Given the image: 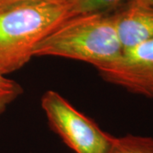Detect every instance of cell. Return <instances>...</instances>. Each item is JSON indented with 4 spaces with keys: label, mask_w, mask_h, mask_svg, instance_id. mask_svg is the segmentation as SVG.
<instances>
[{
    "label": "cell",
    "mask_w": 153,
    "mask_h": 153,
    "mask_svg": "<svg viewBox=\"0 0 153 153\" xmlns=\"http://www.w3.org/2000/svg\"><path fill=\"white\" fill-rule=\"evenodd\" d=\"M41 106L52 131L75 153H108L113 136L55 90L42 95Z\"/></svg>",
    "instance_id": "obj_3"
},
{
    "label": "cell",
    "mask_w": 153,
    "mask_h": 153,
    "mask_svg": "<svg viewBox=\"0 0 153 153\" xmlns=\"http://www.w3.org/2000/svg\"><path fill=\"white\" fill-rule=\"evenodd\" d=\"M108 153H153V137L132 134L113 136Z\"/></svg>",
    "instance_id": "obj_7"
},
{
    "label": "cell",
    "mask_w": 153,
    "mask_h": 153,
    "mask_svg": "<svg viewBox=\"0 0 153 153\" xmlns=\"http://www.w3.org/2000/svg\"><path fill=\"white\" fill-rule=\"evenodd\" d=\"M129 0H68L69 18L92 14H111Z\"/></svg>",
    "instance_id": "obj_6"
},
{
    "label": "cell",
    "mask_w": 153,
    "mask_h": 153,
    "mask_svg": "<svg viewBox=\"0 0 153 153\" xmlns=\"http://www.w3.org/2000/svg\"><path fill=\"white\" fill-rule=\"evenodd\" d=\"M69 18L67 2H43L0 10V72L25 66L37 44Z\"/></svg>",
    "instance_id": "obj_2"
},
{
    "label": "cell",
    "mask_w": 153,
    "mask_h": 153,
    "mask_svg": "<svg viewBox=\"0 0 153 153\" xmlns=\"http://www.w3.org/2000/svg\"><path fill=\"white\" fill-rule=\"evenodd\" d=\"M123 51L113 13L92 14L64 21L37 44L33 57H62L98 68L117 60Z\"/></svg>",
    "instance_id": "obj_1"
},
{
    "label": "cell",
    "mask_w": 153,
    "mask_h": 153,
    "mask_svg": "<svg viewBox=\"0 0 153 153\" xmlns=\"http://www.w3.org/2000/svg\"><path fill=\"white\" fill-rule=\"evenodd\" d=\"M23 94V88L16 81L0 72V116Z\"/></svg>",
    "instance_id": "obj_8"
},
{
    "label": "cell",
    "mask_w": 153,
    "mask_h": 153,
    "mask_svg": "<svg viewBox=\"0 0 153 153\" xmlns=\"http://www.w3.org/2000/svg\"><path fill=\"white\" fill-rule=\"evenodd\" d=\"M113 15L123 49L153 39V6L129 0Z\"/></svg>",
    "instance_id": "obj_5"
},
{
    "label": "cell",
    "mask_w": 153,
    "mask_h": 153,
    "mask_svg": "<svg viewBox=\"0 0 153 153\" xmlns=\"http://www.w3.org/2000/svg\"><path fill=\"white\" fill-rule=\"evenodd\" d=\"M134 3H138V4H145V5L153 6V0H130Z\"/></svg>",
    "instance_id": "obj_10"
},
{
    "label": "cell",
    "mask_w": 153,
    "mask_h": 153,
    "mask_svg": "<svg viewBox=\"0 0 153 153\" xmlns=\"http://www.w3.org/2000/svg\"><path fill=\"white\" fill-rule=\"evenodd\" d=\"M96 69L105 82L153 99V39L123 49L117 60Z\"/></svg>",
    "instance_id": "obj_4"
},
{
    "label": "cell",
    "mask_w": 153,
    "mask_h": 153,
    "mask_svg": "<svg viewBox=\"0 0 153 153\" xmlns=\"http://www.w3.org/2000/svg\"><path fill=\"white\" fill-rule=\"evenodd\" d=\"M43 2H68V0H0V10L12 6Z\"/></svg>",
    "instance_id": "obj_9"
}]
</instances>
